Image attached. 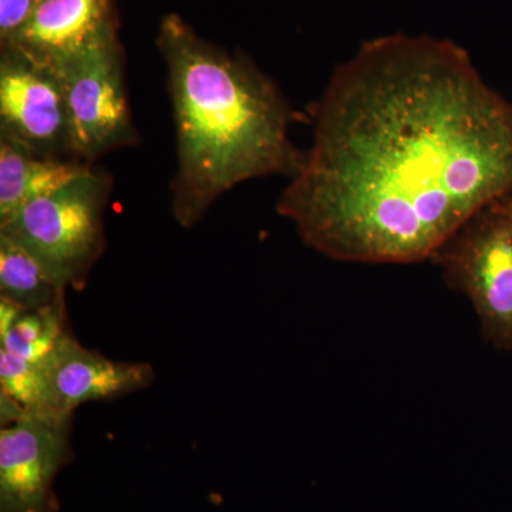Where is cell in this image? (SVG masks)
<instances>
[{"label": "cell", "instance_id": "1", "mask_svg": "<svg viewBox=\"0 0 512 512\" xmlns=\"http://www.w3.org/2000/svg\"><path fill=\"white\" fill-rule=\"evenodd\" d=\"M311 114L312 146L276 208L330 259L426 261L512 195V103L453 40L363 43Z\"/></svg>", "mask_w": 512, "mask_h": 512}, {"label": "cell", "instance_id": "2", "mask_svg": "<svg viewBox=\"0 0 512 512\" xmlns=\"http://www.w3.org/2000/svg\"><path fill=\"white\" fill-rule=\"evenodd\" d=\"M157 47L173 106L171 208L181 227L194 228L238 184L298 173L305 151L289 136L295 111L249 57L212 45L178 15L161 22Z\"/></svg>", "mask_w": 512, "mask_h": 512}, {"label": "cell", "instance_id": "3", "mask_svg": "<svg viewBox=\"0 0 512 512\" xmlns=\"http://www.w3.org/2000/svg\"><path fill=\"white\" fill-rule=\"evenodd\" d=\"M113 178L94 165L82 177L29 202L0 234L29 252L60 288L82 289L106 248L104 215Z\"/></svg>", "mask_w": 512, "mask_h": 512}, {"label": "cell", "instance_id": "4", "mask_svg": "<svg viewBox=\"0 0 512 512\" xmlns=\"http://www.w3.org/2000/svg\"><path fill=\"white\" fill-rule=\"evenodd\" d=\"M430 261L473 303L487 342L512 350V195L478 211Z\"/></svg>", "mask_w": 512, "mask_h": 512}, {"label": "cell", "instance_id": "5", "mask_svg": "<svg viewBox=\"0 0 512 512\" xmlns=\"http://www.w3.org/2000/svg\"><path fill=\"white\" fill-rule=\"evenodd\" d=\"M53 70L62 80L77 160L94 164L106 154L141 143L128 101L120 39Z\"/></svg>", "mask_w": 512, "mask_h": 512}, {"label": "cell", "instance_id": "6", "mask_svg": "<svg viewBox=\"0 0 512 512\" xmlns=\"http://www.w3.org/2000/svg\"><path fill=\"white\" fill-rule=\"evenodd\" d=\"M74 413L36 410L0 430V512H59L55 481L74 457Z\"/></svg>", "mask_w": 512, "mask_h": 512}, {"label": "cell", "instance_id": "7", "mask_svg": "<svg viewBox=\"0 0 512 512\" xmlns=\"http://www.w3.org/2000/svg\"><path fill=\"white\" fill-rule=\"evenodd\" d=\"M0 138L36 156L76 158L59 74L10 46L0 50Z\"/></svg>", "mask_w": 512, "mask_h": 512}, {"label": "cell", "instance_id": "8", "mask_svg": "<svg viewBox=\"0 0 512 512\" xmlns=\"http://www.w3.org/2000/svg\"><path fill=\"white\" fill-rule=\"evenodd\" d=\"M39 365L45 376L47 409L57 412L74 413L86 403L120 399L156 380L150 363L109 359L84 348L70 332Z\"/></svg>", "mask_w": 512, "mask_h": 512}, {"label": "cell", "instance_id": "9", "mask_svg": "<svg viewBox=\"0 0 512 512\" xmlns=\"http://www.w3.org/2000/svg\"><path fill=\"white\" fill-rule=\"evenodd\" d=\"M117 0H40L39 6L8 45L47 67L119 40Z\"/></svg>", "mask_w": 512, "mask_h": 512}, {"label": "cell", "instance_id": "10", "mask_svg": "<svg viewBox=\"0 0 512 512\" xmlns=\"http://www.w3.org/2000/svg\"><path fill=\"white\" fill-rule=\"evenodd\" d=\"M93 167L76 158L36 156L0 138V224L29 202L52 194Z\"/></svg>", "mask_w": 512, "mask_h": 512}, {"label": "cell", "instance_id": "11", "mask_svg": "<svg viewBox=\"0 0 512 512\" xmlns=\"http://www.w3.org/2000/svg\"><path fill=\"white\" fill-rule=\"evenodd\" d=\"M67 332L66 298L37 311L0 299V349L12 355L42 363Z\"/></svg>", "mask_w": 512, "mask_h": 512}, {"label": "cell", "instance_id": "12", "mask_svg": "<svg viewBox=\"0 0 512 512\" xmlns=\"http://www.w3.org/2000/svg\"><path fill=\"white\" fill-rule=\"evenodd\" d=\"M66 298V291L50 278L29 252L0 234V299L22 311H37Z\"/></svg>", "mask_w": 512, "mask_h": 512}, {"label": "cell", "instance_id": "13", "mask_svg": "<svg viewBox=\"0 0 512 512\" xmlns=\"http://www.w3.org/2000/svg\"><path fill=\"white\" fill-rule=\"evenodd\" d=\"M0 396L13 400L25 412L49 410L45 376L39 363L0 349Z\"/></svg>", "mask_w": 512, "mask_h": 512}, {"label": "cell", "instance_id": "14", "mask_svg": "<svg viewBox=\"0 0 512 512\" xmlns=\"http://www.w3.org/2000/svg\"><path fill=\"white\" fill-rule=\"evenodd\" d=\"M40 0H0V43L8 45L28 25Z\"/></svg>", "mask_w": 512, "mask_h": 512}]
</instances>
